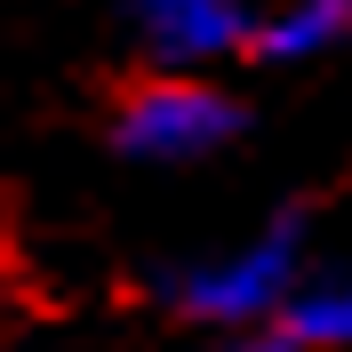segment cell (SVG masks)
Here are the masks:
<instances>
[{
    "label": "cell",
    "instance_id": "6da1fadb",
    "mask_svg": "<svg viewBox=\"0 0 352 352\" xmlns=\"http://www.w3.org/2000/svg\"><path fill=\"white\" fill-rule=\"evenodd\" d=\"M305 288V224L296 217H272L264 232L217 248V256H192L168 272V305L200 329H272L288 312V296Z\"/></svg>",
    "mask_w": 352,
    "mask_h": 352
},
{
    "label": "cell",
    "instance_id": "7a4b0ae2",
    "mask_svg": "<svg viewBox=\"0 0 352 352\" xmlns=\"http://www.w3.org/2000/svg\"><path fill=\"white\" fill-rule=\"evenodd\" d=\"M248 129V112L208 88L200 72H160V80L129 88L120 112H112V144L144 168H192V160H217L232 136Z\"/></svg>",
    "mask_w": 352,
    "mask_h": 352
},
{
    "label": "cell",
    "instance_id": "3957f363",
    "mask_svg": "<svg viewBox=\"0 0 352 352\" xmlns=\"http://www.w3.org/2000/svg\"><path fill=\"white\" fill-rule=\"evenodd\" d=\"M129 24L144 41V56L168 72H200V65H217V56L256 41L248 0H129Z\"/></svg>",
    "mask_w": 352,
    "mask_h": 352
},
{
    "label": "cell",
    "instance_id": "277c9868",
    "mask_svg": "<svg viewBox=\"0 0 352 352\" xmlns=\"http://www.w3.org/2000/svg\"><path fill=\"white\" fill-rule=\"evenodd\" d=\"M336 41H352V0H280V8L256 16L248 56H264V65H312Z\"/></svg>",
    "mask_w": 352,
    "mask_h": 352
},
{
    "label": "cell",
    "instance_id": "5b68a950",
    "mask_svg": "<svg viewBox=\"0 0 352 352\" xmlns=\"http://www.w3.org/2000/svg\"><path fill=\"white\" fill-rule=\"evenodd\" d=\"M288 344H352V272H329V280H305L280 312Z\"/></svg>",
    "mask_w": 352,
    "mask_h": 352
},
{
    "label": "cell",
    "instance_id": "8992f818",
    "mask_svg": "<svg viewBox=\"0 0 352 352\" xmlns=\"http://www.w3.org/2000/svg\"><path fill=\"white\" fill-rule=\"evenodd\" d=\"M208 352H296V344H288V329H248V336H232V344H208Z\"/></svg>",
    "mask_w": 352,
    "mask_h": 352
}]
</instances>
